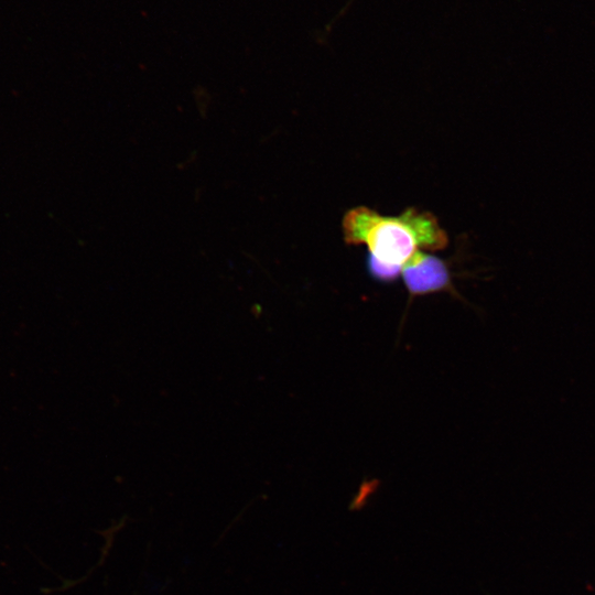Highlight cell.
<instances>
[{
  "instance_id": "obj_1",
  "label": "cell",
  "mask_w": 595,
  "mask_h": 595,
  "mask_svg": "<svg viewBox=\"0 0 595 595\" xmlns=\"http://www.w3.org/2000/svg\"><path fill=\"white\" fill-rule=\"evenodd\" d=\"M344 240L365 245L378 261L402 267L420 249H443L448 244L446 231L430 212L414 207L398 216H386L367 207L348 209L342 220Z\"/></svg>"
},
{
  "instance_id": "obj_2",
  "label": "cell",
  "mask_w": 595,
  "mask_h": 595,
  "mask_svg": "<svg viewBox=\"0 0 595 595\" xmlns=\"http://www.w3.org/2000/svg\"><path fill=\"white\" fill-rule=\"evenodd\" d=\"M401 275L411 298L434 292H448L458 296L446 261L437 256L416 251L402 266Z\"/></svg>"
},
{
  "instance_id": "obj_3",
  "label": "cell",
  "mask_w": 595,
  "mask_h": 595,
  "mask_svg": "<svg viewBox=\"0 0 595 595\" xmlns=\"http://www.w3.org/2000/svg\"><path fill=\"white\" fill-rule=\"evenodd\" d=\"M368 273L378 281L391 282L401 275L402 267L389 266L375 259L368 253L367 256Z\"/></svg>"
}]
</instances>
